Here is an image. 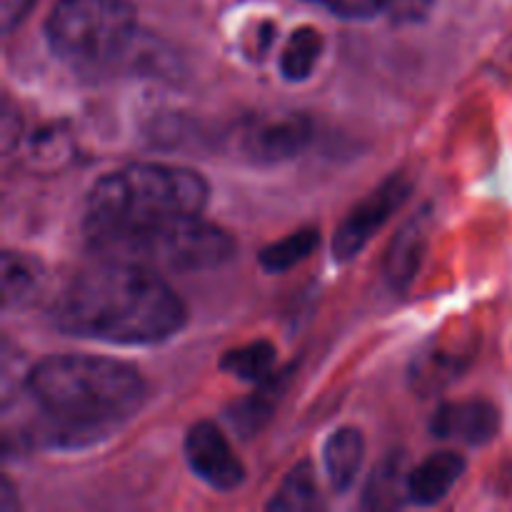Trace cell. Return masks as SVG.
Segmentation results:
<instances>
[{"instance_id":"cell-13","label":"cell","mask_w":512,"mask_h":512,"mask_svg":"<svg viewBox=\"0 0 512 512\" xmlns=\"http://www.w3.org/2000/svg\"><path fill=\"white\" fill-rule=\"evenodd\" d=\"M43 265L28 253H3V308H25L43 288Z\"/></svg>"},{"instance_id":"cell-20","label":"cell","mask_w":512,"mask_h":512,"mask_svg":"<svg viewBox=\"0 0 512 512\" xmlns=\"http://www.w3.org/2000/svg\"><path fill=\"white\" fill-rule=\"evenodd\" d=\"M33 163L38 168H50V165H63L70 158V138L60 130H45L43 135L33 140Z\"/></svg>"},{"instance_id":"cell-5","label":"cell","mask_w":512,"mask_h":512,"mask_svg":"<svg viewBox=\"0 0 512 512\" xmlns=\"http://www.w3.org/2000/svg\"><path fill=\"white\" fill-rule=\"evenodd\" d=\"M233 253V235L218 225L205 223L198 215L153 230L120 248L110 258L130 260L148 268L175 270V273H200V270L220 268L233 258Z\"/></svg>"},{"instance_id":"cell-1","label":"cell","mask_w":512,"mask_h":512,"mask_svg":"<svg viewBox=\"0 0 512 512\" xmlns=\"http://www.w3.org/2000/svg\"><path fill=\"white\" fill-rule=\"evenodd\" d=\"M40 418V438L53 448H88L123 428L145 403L138 368L103 355H48L25 378Z\"/></svg>"},{"instance_id":"cell-21","label":"cell","mask_w":512,"mask_h":512,"mask_svg":"<svg viewBox=\"0 0 512 512\" xmlns=\"http://www.w3.org/2000/svg\"><path fill=\"white\" fill-rule=\"evenodd\" d=\"M305 3L320 5L333 15H340V18L363 20L378 15L388 5V0H305Z\"/></svg>"},{"instance_id":"cell-23","label":"cell","mask_w":512,"mask_h":512,"mask_svg":"<svg viewBox=\"0 0 512 512\" xmlns=\"http://www.w3.org/2000/svg\"><path fill=\"white\" fill-rule=\"evenodd\" d=\"M20 135H23V118H20L18 110L10 105V100H5V110H3V150H5V155L13 153L15 145L20 143Z\"/></svg>"},{"instance_id":"cell-3","label":"cell","mask_w":512,"mask_h":512,"mask_svg":"<svg viewBox=\"0 0 512 512\" xmlns=\"http://www.w3.org/2000/svg\"><path fill=\"white\" fill-rule=\"evenodd\" d=\"M210 188L203 175L160 163H135L95 180L83 205V230L103 258L133 240L198 218L208 205Z\"/></svg>"},{"instance_id":"cell-16","label":"cell","mask_w":512,"mask_h":512,"mask_svg":"<svg viewBox=\"0 0 512 512\" xmlns=\"http://www.w3.org/2000/svg\"><path fill=\"white\" fill-rule=\"evenodd\" d=\"M320 55H323V35L318 30L310 28V25L293 30L288 43L283 45V53H280V73L293 83L308 80L318 65Z\"/></svg>"},{"instance_id":"cell-14","label":"cell","mask_w":512,"mask_h":512,"mask_svg":"<svg viewBox=\"0 0 512 512\" xmlns=\"http://www.w3.org/2000/svg\"><path fill=\"white\" fill-rule=\"evenodd\" d=\"M285 380H288V375H273V378L263 380V383H260V390H255L250 398L238 400V403L228 410L230 423H233V428L238 430V433H243L245 438H248V435H255L265 423H268L275 405H278L280 395H283L285 390Z\"/></svg>"},{"instance_id":"cell-19","label":"cell","mask_w":512,"mask_h":512,"mask_svg":"<svg viewBox=\"0 0 512 512\" xmlns=\"http://www.w3.org/2000/svg\"><path fill=\"white\" fill-rule=\"evenodd\" d=\"M403 470L398 465H388L378 468V475L373 478L368 488V498H365V508H395L403 503V495L408 498V475H400Z\"/></svg>"},{"instance_id":"cell-15","label":"cell","mask_w":512,"mask_h":512,"mask_svg":"<svg viewBox=\"0 0 512 512\" xmlns=\"http://www.w3.org/2000/svg\"><path fill=\"white\" fill-rule=\"evenodd\" d=\"M275 363H278L275 345L270 340H253V343L228 350L220 360V370L238 380L263 383L275 375Z\"/></svg>"},{"instance_id":"cell-7","label":"cell","mask_w":512,"mask_h":512,"mask_svg":"<svg viewBox=\"0 0 512 512\" xmlns=\"http://www.w3.org/2000/svg\"><path fill=\"white\" fill-rule=\"evenodd\" d=\"M413 183L405 173L390 175L388 180L378 185L368 198L360 200L353 210L343 218L333 235V255L335 260L345 263L355 255L363 253L365 245L375 238L380 228L393 218L395 210L408 200Z\"/></svg>"},{"instance_id":"cell-11","label":"cell","mask_w":512,"mask_h":512,"mask_svg":"<svg viewBox=\"0 0 512 512\" xmlns=\"http://www.w3.org/2000/svg\"><path fill=\"white\" fill-rule=\"evenodd\" d=\"M365 455V438L358 428H340L325 440L323 463L330 485L338 493L353 488Z\"/></svg>"},{"instance_id":"cell-22","label":"cell","mask_w":512,"mask_h":512,"mask_svg":"<svg viewBox=\"0 0 512 512\" xmlns=\"http://www.w3.org/2000/svg\"><path fill=\"white\" fill-rule=\"evenodd\" d=\"M33 8V0H0V28L5 35L13 33L20 23L25 20V15Z\"/></svg>"},{"instance_id":"cell-10","label":"cell","mask_w":512,"mask_h":512,"mask_svg":"<svg viewBox=\"0 0 512 512\" xmlns=\"http://www.w3.org/2000/svg\"><path fill=\"white\" fill-rule=\"evenodd\" d=\"M465 458L453 450L433 453L408 473V500L415 505H438L463 478Z\"/></svg>"},{"instance_id":"cell-8","label":"cell","mask_w":512,"mask_h":512,"mask_svg":"<svg viewBox=\"0 0 512 512\" xmlns=\"http://www.w3.org/2000/svg\"><path fill=\"white\" fill-rule=\"evenodd\" d=\"M183 453L190 470L218 493H230L245 480L243 463L230 448L223 430L210 420H200L185 433Z\"/></svg>"},{"instance_id":"cell-6","label":"cell","mask_w":512,"mask_h":512,"mask_svg":"<svg viewBox=\"0 0 512 512\" xmlns=\"http://www.w3.org/2000/svg\"><path fill=\"white\" fill-rule=\"evenodd\" d=\"M313 138V120L305 113H273L250 118L235 133V148L253 165H280L303 153Z\"/></svg>"},{"instance_id":"cell-4","label":"cell","mask_w":512,"mask_h":512,"mask_svg":"<svg viewBox=\"0 0 512 512\" xmlns=\"http://www.w3.org/2000/svg\"><path fill=\"white\" fill-rule=\"evenodd\" d=\"M45 40L75 73H110L133 58L140 43L128 0H58L45 20Z\"/></svg>"},{"instance_id":"cell-18","label":"cell","mask_w":512,"mask_h":512,"mask_svg":"<svg viewBox=\"0 0 512 512\" xmlns=\"http://www.w3.org/2000/svg\"><path fill=\"white\" fill-rule=\"evenodd\" d=\"M323 505L315 483V470L308 460L295 465L280 483L275 498L268 503V510H318Z\"/></svg>"},{"instance_id":"cell-2","label":"cell","mask_w":512,"mask_h":512,"mask_svg":"<svg viewBox=\"0 0 512 512\" xmlns=\"http://www.w3.org/2000/svg\"><path fill=\"white\" fill-rule=\"evenodd\" d=\"M185 315L153 268L113 258L75 275L50 308L60 333L110 345H158L180 333Z\"/></svg>"},{"instance_id":"cell-12","label":"cell","mask_w":512,"mask_h":512,"mask_svg":"<svg viewBox=\"0 0 512 512\" xmlns=\"http://www.w3.org/2000/svg\"><path fill=\"white\" fill-rule=\"evenodd\" d=\"M425 240H428V218L418 215L400 230L395 243L390 245L388 260H385V275L390 285L405 288L415 278L425 253Z\"/></svg>"},{"instance_id":"cell-17","label":"cell","mask_w":512,"mask_h":512,"mask_svg":"<svg viewBox=\"0 0 512 512\" xmlns=\"http://www.w3.org/2000/svg\"><path fill=\"white\" fill-rule=\"evenodd\" d=\"M318 245L320 233L315 228L295 230V233L265 245L258 253V263L265 273H288L290 268H295V265L303 263L305 258H310Z\"/></svg>"},{"instance_id":"cell-9","label":"cell","mask_w":512,"mask_h":512,"mask_svg":"<svg viewBox=\"0 0 512 512\" xmlns=\"http://www.w3.org/2000/svg\"><path fill=\"white\" fill-rule=\"evenodd\" d=\"M435 438L453 440L463 445H488L500 430V410L490 400H450L443 403L430 423Z\"/></svg>"}]
</instances>
